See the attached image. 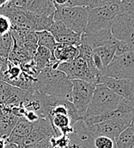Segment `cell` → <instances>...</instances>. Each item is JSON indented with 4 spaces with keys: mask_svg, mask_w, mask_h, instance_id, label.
Instances as JSON below:
<instances>
[{
    "mask_svg": "<svg viewBox=\"0 0 134 148\" xmlns=\"http://www.w3.org/2000/svg\"><path fill=\"white\" fill-rule=\"evenodd\" d=\"M133 148H134V147H133Z\"/></svg>",
    "mask_w": 134,
    "mask_h": 148,
    "instance_id": "cell-38",
    "label": "cell"
},
{
    "mask_svg": "<svg viewBox=\"0 0 134 148\" xmlns=\"http://www.w3.org/2000/svg\"><path fill=\"white\" fill-rule=\"evenodd\" d=\"M23 148H49V140H43L38 143L25 147Z\"/></svg>",
    "mask_w": 134,
    "mask_h": 148,
    "instance_id": "cell-31",
    "label": "cell"
},
{
    "mask_svg": "<svg viewBox=\"0 0 134 148\" xmlns=\"http://www.w3.org/2000/svg\"><path fill=\"white\" fill-rule=\"evenodd\" d=\"M114 40L125 43L134 50V21L128 16L118 15L110 27Z\"/></svg>",
    "mask_w": 134,
    "mask_h": 148,
    "instance_id": "cell-9",
    "label": "cell"
},
{
    "mask_svg": "<svg viewBox=\"0 0 134 148\" xmlns=\"http://www.w3.org/2000/svg\"><path fill=\"white\" fill-rule=\"evenodd\" d=\"M48 31L52 34L56 42L59 44H70L77 46L81 45V34L70 30L60 21H53Z\"/></svg>",
    "mask_w": 134,
    "mask_h": 148,
    "instance_id": "cell-15",
    "label": "cell"
},
{
    "mask_svg": "<svg viewBox=\"0 0 134 148\" xmlns=\"http://www.w3.org/2000/svg\"><path fill=\"white\" fill-rule=\"evenodd\" d=\"M71 143L82 148H94L95 136L89 131L83 120L77 121L73 125V131L69 135Z\"/></svg>",
    "mask_w": 134,
    "mask_h": 148,
    "instance_id": "cell-16",
    "label": "cell"
},
{
    "mask_svg": "<svg viewBox=\"0 0 134 148\" xmlns=\"http://www.w3.org/2000/svg\"><path fill=\"white\" fill-rule=\"evenodd\" d=\"M56 10L53 16V21H60L67 27L76 34H83L88 24L91 9L88 7H62L54 1Z\"/></svg>",
    "mask_w": 134,
    "mask_h": 148,
    "instance_id": "cell-4",
    "label": "cell"
},
{
    "mask_svg": "<svg viewBox=\"0 0 134 148\" xmlns=\"http://www.w3.org/2000/svg\"><path fill=\"white\" fill-rule=\"evenodd\" d=\"M133 21H134V19H133Z\"/></svg>",
    "mask_w": 134,
    "mask_h": 148,
    "instance_id": "cell-36",
    "label": "cell"
},
{
    "mask_svg": "<svg viewBox=\"0 0 134 148\" xmlns=\"http://www.w3.org/2000/svg\"><path fill=\"white\" fill-rule=\"evenodd\" d=\"M121 99V97L115 94L104 85H96L84 119L100 116L114 111Z\"/></svg>",
    "mask_w": 134,
    "mask_h": 148,
    "instance_id": "cell-3",
    "label": "cell"
},
{
    "mask_svg": "<svg viewBox=\"0 0 134 148\" xmlns=\"http://www.w3.org/2000/svg\"><path fill=\"white\" fill-rule=\"evenodd\" d=\"M57 69L63 72L71 82L79 80L97 85V81L90 72L87 62L81 56H78L70 62L59 64L57 67Z\"/></svg>",
    "mask_w": 134,
    "mask_h": 148,
    "instance_id": "cell-7",
    "label": "cell"
},
{
    "mask_svg": "<svg viewBox=\"0 0 134 148\" xmlns=\"http://www.w3.org/2000/svg\"><path fill=\"white\" fill-rule=\"evenodd\" d=\"M130 127L134 129V116H133V119H132V122H131V125H130Z\"/></svg>",
    "mask_w": 134,
    "mask_h": 148,
    "instance_id": "cell-34",
    "label": "cell"
},
{
    "mask_svg": "<svg viewBox=\"0 0 134 148\" xmlns=\"http://www.w3.org/2000/svg\"><path fill=\"white\" fill-rule=\"evenodd\" d=\"M10 34L13 40V46L27 51L34 58L38 48L36 33L11 29Z\"/></svg>",
    "mask_w": 134,
    "mask_h": 148,
    "instance_id": "cell-14",
    "label": "cell"
},
{
    "mask_svg": "<svg viewBox=\"0 0 134 148\" xmlns=\"http://www.w3.org/2000/svg\"><path fill=\"white\" fill-rule=\"evenodd\" d=\"M119 15L128 16L134 19V0H123L119 3Z\"/></svg>",
    "mask_w": 134,
    "mask_h": 148,
    "instance_id": "cell-27",
    "label": "cell"
},
{
    "mask_svg": "<svg viewBox=\"0 0 134 148\" xmlns=\"http://www.w3.org/2000/svg\"><path fill=\"white\" fill-rule=\"evenodd\" d=\"M94 148H117L115 140L107 136H95Z\"/></svg>",
    "mask_w": 134,
    "mask_h": 148,
    "instance_id": "cell-28",
    "label": "cell"
},
{
    "mask_svg": "<svg viewBox=\"0 0 134 148\" xmlns=\"http://www.w3.org/2000/svg\"><path fill=\"white\" fill-rule=\"evenodd\" d=\"M38 46H42L48 49L52 54L57 42L49 31H41L36 33Z\"/></svg>",
    "mask_w": 134,
    "mask_h": 148,
    "instance_id": "cell-24",
    "label": "cell"
},
{
    "mask_svg": "<svg viewBox=\"0 0 134 148\" xmlns=\"http://www.w3.org/2000/svg\"><path fill=\"white\" fill-rule=\"evenodd\" d=\"M4 148H20L19 147H17V145L15 144H12V143H9L6 141L5 143V146H4Z\"/></svg>",
    "mask_w": 134,
    "mask_h": 148,
    "instance_id": "cell-32",
    "label": "cell"
},
{
    "mask_svg": "<svg viewBox=\"0 0 134 148\" xmlns=\"http://www.w3.org/2000/svg\"><path fill=\"white\" fill-rule=\"evenodd\" d=\"M34 91L46 96L71 102L72 82L59 69L46 67L39 73L33 85Z\"/></svg>",
    "mask_w": 134,
    "mask_h": 148,
    "instance_id": "cell-1",
    "label": "cell"
},
{
    "mask_svg": "<svg viewBox=\"0 0 134 148\" xmlns=\"http://www.w3.org/2000/svg\"><path fill=\"white\" fill-rule=\"evenodd\" d=\"M20 118L7 106H0V139L6 140Z\"/></svg>",
    "mask_w": 134,
    "mask_h": 148,
    "instance_id": "cell-18",
    "label": "cell"
},
{
    "mask_svg": "<svg viewBox=\"0 0 134 148\" xmlns=\"http://www.w3.org/2000/svg\"><path fill=\"white\" fill-rule=\"evenodd\" d=\"M133 52H134V51H133Z\"/></svg>",
    "mask_w": 134,
    "mask_h": 148,
    "instance_id": "cell-37",
    "label": "cell"
},
{
    "mask_svg": "<svg viewBox=\"0 0 134 148\" xmlns=\"http://www.w3.org/2000/svg\"><path fill=\"white\" fill-rule=\"evenodd\" d=\"M98 84L104 85L122 99L134 102V81L100 77Z\"/></svg>",
    "mask_w": 134,
    "mask_h": 148,
    "instance_id": "cell-13",
    "label": "cell"
},
{
    "mask_svg": "<svg viewBox=\"0 0 134 148\" xmlns=\"http://www.w3.org/2000/svg\"><path fill=\"white\" fill-rule=\"evenodd\" d=\"M95 86L96 85L84 81H72L71 104L77 110L78 116L82 118L84 117L87 108L95 92Z\"/></svg>",
    "mask_w": 134,
    "mask_h": 148,
    "instance_id": "cell-8",
    "label": "cell"
},
{
    "mask_svg": "<svg viewBox=\"0 0 134 148\" xmlns=\"http://www.w3.org/2000/svg\"><path fill=\"white\" fill-rule=\"evenodd\" d=\"M116 42H117V40H116ZM116 42L113 45H106V46H102V47H98V48L93 50V53L100 58L104 69L110 64L113 57L115 56Z\"/></svg>",
    "mask_w": 134,
    "mask_h": 148,
    "instance_id": "cell-22",
    "label": "cell"
},
{
    "mask_svg": "<svg viewBox=\"0 0 134 148\" xmlns=\"http://www.w3.org/2000/svg\"><path fill=\"white\" fill-rule=\"evenodd\" d=\"M119 1L117 0L115 3L110 5L92 9L84 34H92L110 28L112 21L119 15Z\"/></svg>",
    "mask_w": 134,
    "mask_h": 148,
    "instance_id": "cell-6",
    "label": "cell"
},
{
    "mask_svg": "<svg viewBox=\"0 0 134 148\" xmlns=\"http://www.w3.org/2000/svg\"><path fill=\"white\" fill-rule=\"evenodd\" d=\"M5 59L4 58H1L0 57V69H1V66H2V64H3V61H4Z\"/></svg>",
    "mask_w": 134,
    "mask_h": 148,
    "instance_id": "cell-35",
    "label": "cell"
},
{
    "mask_svg": "<svg viewBox=\"0 0 134 148\" xmlns=\"http://www.w3.org/2000/svg\"><path fill=\"white\" fill-rule=\"evenodd\" d=\"M54 136H56V133L51 123L47 119L39 118L34 123L31 132L24 139L22 148L38 143L43 140H50Z\"/></svg>",
    "mask_w": 134,
    "mask_h": 148,
    "instance_id": "cell-12",
    "label": "cell"
},
{
    "mask_svg": "<svg viewBox=\"0 0 134 148\" xmlns=\"http://www.w3.org/2000/svg\"><path fill=\"white\" fill-rule=\"evenodd\" d=\"M115 42L116 40L113 39L110 28L92 34H83L81 35V43L87 45L92 50H95L98 47L113 45Z\"/></svg>",
    "mask_w": 134,
    "mask_h": 148,
    "instance_id": "cell-17",
    "label": "cell"
},
{
    "mask_svg": "<svg viewBox=\"0 0 134 148\" xmlns=\"http://www.w3.org/2000/svg\"><path fill=\"white\" fill-rule=\"evenodd\" d=\"M11 28V23L9 18L5 16L0 15V36L10 33Z\"/></svg>",
    "mask_w": 134,
    "mask_h": 148,
    "instance_id": "cell-29",
    "label": "cell"
},
{
    "mask_svg": "<svg viewBox=\"0 0 134 148\" xmlns=\"http://www.w3.org/2000/svg\"><path fill=\"white\" fill-rule=\"evenodd\" d=\"M117 148L134 147V129L131 127L122 131L115 140Z\"/></svg>",
    "mask_w": 134,
    "mask_h": 148,
    "instance_id": "cell-23",
    "label": "cell"
},
{
    "mask_svg": "<svg viewBox=\"0 0 134 148\" xmlns=\"http://www.w3.org/2000/svg\"><path fill=\"white\" fill-rule=\"evenodd\" d=\"M133 51V49L131 46H129L128 45L117 40L115 56H121L123 54H126V53H128V52H131V51Z\"/></svg>",
    "mask_w": 134,
    "mask_h": 148,
    "instance_id": "cell-30",
    "label": "cell"
},
{
    "mask_svg": "<svg viewBox=\"0 0 134 148\" xmlns=\"http://www.w3.org/2000/svg\"><path fill=\"white\" fill-rule=\"evenodd\" d=\"M33 124L34 123H29L25 118H20L6 141L22 148L23 140L31 132Z\"/></svg>",
    "mask_w": 134,
    "mask_h": 148,
    "instance_id": "cell-20",
    "label": "cell"
},
{
    "mask_svg": "<svg viewBox=\"0 0 134 148\" xmlns=\"http://www.w3.org/2000/svg\"><path fill=\"white\" fill-rule=\"evenodd\" d=\"M10 3L18 10L40 16H53L56 10L51 0H14L10 1Z\"/></svg>",
    "mask_w": 134,
    "mask_h": 148,
    "instance_id": "cell-11",
    "label": "cell"
},
{
    "mask_svg": "<svg viewBox=\"0 0 134 148\" xmlns=\"http://www.w3.org/2000/svg\"><path fill=\"white\" fill-rule=\"evenodd\" d=\"M79 56V46L70 44L57 43L52 54V60L59 64L70 62Z\"/></svg>",
    "mask_w": 134,
    "mask_h": 148,
    "instance_id": "cell-19",
    "label": "cell"
},
{
    "mask_svg": "<svg viewBox=\"0 0 134 148\" xmlns=\"http://www.w3.org/2000/svg\"><path fill=\"white\" fill-rule=\"evenodd\" d=\"M13 46V40L10 32L0 36V57L8 59L10 52Z\"/></svg>",
    "mask_w": 134,
    "mask_h": 148,
    "instance_id": "cell-26",
    "label": "cell"
},
{
    "mask_svg": "<svg viewBox=\"0 0 134 148\" xmlns=\"http://www.w3.org/2000/svg\"><path fill=\"white\" fill-rule=\"evenodd\" d=\"M131 122L132 120L125 118L112 119L87 127V128L94 136H107L115 140L122 131L130 127Z\"/></svg>",
    "mask_w": 134,
    "mask_h": 148,
    "instance_id": "cell-10",
    "label": "cell"
},
{
    "mask_svg": "<svg viewBox=\"0 0 134 148\" xmlns=\"http://www.w3.org/2000/svg\"><path fill=\"white\" fill-rule=\"evenodd\" d=\"M33 60L35 64L38 73H40L46 67L51 65L52 53L48 49L42 47V46H38Z\"/></svg>",
    "mask_w": 134,
    "mask_h": 148,
    "instance_id": "cell-21",
    "label": "cell"
},
{
    "mask_svg": "<svg viewBox=\"0 0 134 148\" xmlns=\"http://www.w3.org/2000/svg\"><path fill=\"white\" fill-rule=\"evenodd\" d=\"M5 143H6V140H4L3 139H0V148H4Z\"/></svg>",
    "mask_w": 134,
    "mask_h": 148,
    "instance_id": "cell-33",
    "label": "cell"
},
{
    "mask_svg": "<svg viewBox=\"0 0 134 148\" xmlns=\"http://www.w3.org/2000/svg\"><path fill=\"white\" fill-rule=\"evenodd\" d=\"M100 77L134 81L133 51L114 56L110 64L100 73Z\"/></svg>",
    "mask_w": 134,
    "mask_h": 148,
    "instance_id": "cell-5",
    "label": "cell"
},
{
    "mask_svg": "<svg viewBox=\"0 0 134 148\" xmlns=\"http://www.w3.org/2000/svg\"><path fill=\"white\" fill-rule=\"evenodd\" d=\"M18 88L0 81V106H4L17 92Z\"/></svg>",
    "mask_w": 134,
    "mask_h": 148,
    "instance_id": "cell-25",
    "label": "cell"
},
{
    "mask_svg": "<svg viewBox=\"0 0 134 148\" xmlns=\"http://www.w3.org/2000/svg\"><path fill=\"white\" fill-rule=\"evenodd\" d=\"M0 15L9 18L12 27L11 29L35 33L48 31L53 23L54 16H40L32 15L13 7L9 0L0 8Z\"/></svg>",
    "mask_w": 134,
    "mask_h": 148,
    "instance_id": "cell-2",
    "label": "cell"
}]
</instances>
